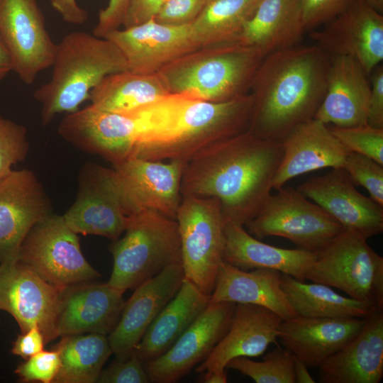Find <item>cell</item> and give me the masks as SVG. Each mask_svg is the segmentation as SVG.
Wrapping results in <instances>:
<instances>
[{
	"instance_id": "cell-36",
	"label": "cell",
	"mask_w": 383,
	"mask_h": 383,
	"mask_svg": "<svg viewBox=\"0 0 383 383\" xmlns=\"http://www.w3.org/2000/svg\"><path fill=\"white\" fill-rule=\"evenodd\" d=\"M294 362V357L290 351L277 347L262 362L236 357L228 362L226 368L237 370L257 383H296Z\"/></svg>"
},
{
	"instance_id": "cell-4",
	"label": "cell",
	"mask_w": 383,
	"mask_h": 383,
	"mask_svg": "<svg viewBox=\"0 0 383 383\" xmlns=\"http://www.w3.org/2000/svg\"><path fill=\"white\" fill-rule=\"evenodd\" d=\"M51 77L33 93L40 104L43 125L60 113H73L108 75L128 70L126 60L111 40L75 30L57 43Z\"/></svg>"
},
{
	"instance_id": "cell-33",
	"label": "cell",
	"mask_w": 383,
	"mask_h": 383,
	"mask_svg": "<svg viewBox=\"0 0 383 383\" xmlns=\"http://www.w3.org/2000/svg\"><path fill=\"white\" fill-rule=\"evenodd\" d=\"M282 289L293 310L311 318H365L376 309L370 304L343 296L323 284L305 283L282 274Z\"/></svg>"
},
{
	"instance_id": "cell-19",
	"label": "cell",
	"mask_w": 383,
	"mask_h": 383,
	"mask_svg": "<svg viewBox=\"0 0 383 383\" xmlns=\"http://www.w3.org/2000/svg\"><path fill=\"white\" fill-rule=\"evenodd\" d=\"M104 38L120 50L128 70L139 74L157 73L170 62L199 48L190 24L170 26L154 18L113 30Z\"/></svg>"
},
{
	"instance_id": "cell-26",
	"label": "cell",
	"mask_w": 383,
	"mask_h": 383,
	"mask_svg": "<svg viewBox=\"0 0 383 383\" xmlns=\"http://www.w3.org/2000/svg\"><path fill=\"white\" fill-rule=\"evenodd\" d=\"M361 331L319 367L321 383H379L383 378V309L365 318Z\"/></svg>"
},
{
	"instance_id": "cell-28",
	"label": "cell",
	"mask_w": 383,
	"mask_h": 383,
	"mask_svg": "<svg viewBox=\"0 0 383 383\" xmlns=\"http://www.w3.org/2000/svg\"><path fill=\"white\" fill-rule=\"evenodd\" d=\"M282 275L272 269L243 270L223 261L209 303L255 304L274 311L283 320L296 316L282 289Z\"/></svg>"
},
{
	"instance_id": "cell-7",
	"label": "cell",
	"mask_w": 383,
	"mask_h": 383,
	"mask_svg": "<svg viewBox=\"0 0 383 383\" xmlns=\"http://www.w3.org/2000/svg\"><path fill=\"white\" fill-rule=\"evenodd\" d=\"M304 279L335 287L383 309V257L352 231L344 230L318 252Z\"/></svg>"
},
{
	"instance_id": "cell-49",
	"label": "cell",
	"mask_w": 383,
	"mask_h": 383,
	"mask_svg": "<svg viewBox=\"0 0 383 383\" xmlns=\"http://www.w3.org/2000/svg\"><path fill=\"white\" fill-rule=\"evenodd\" d=\"M12 71V64L9 50L0 35V83Z\"/></svg>"
},
{
	"instance_id": "cell-1",
	"label": "cell",
	"mask_w": 383,
	"mask_h": 383,
	"mask_svg": "<svg viewBox=\"0 0 383 383\" xmlns=\"http://www.w3.org/2000/svg\"><path fill=\"white\" fill-rule=\"evenodd\" d=\"M282 156L280 142L260 138L248 129L188 161L181 194L216 198L226 221L244 226L271 195Z\"/></svg>"
},
{
	"instance_id": "cell-2",
	"label": "cell",
	"mask_w": 383,
	"mask_h": 383,
	"mask_svg": "<svg viewBox=\"0 0 383 383\" xmlns=\"http://www.w3.org/2000/svg\"><path fill=\"white\" fill-rule=\"evenodd\" d=\"M252 105L250 93L223 102L168 94L131 112L139 127L134 157L186 164L211 146L247 131Z\"/></svg>"
},
{
	"instance_id": "cell-6",
	"label": "cell",
	"mask_w": 383,
	"mask_h": 383,
	"mask_svg": "<svg viewBox=\"0 0 383 383\" xmlns=\"http://www.w3.org/2000/svg\"><path fill=\"white\" fill-rule=\"evenodd\" d=\"M125 235L110 246L113 258L107 283L125 292L182 263L181 243L175 219L153 210L128 216Z\"/></svg>"
},
{
	"instance_id": "cell-40",
	"label": "cell",
	"mask_w": 383,
	"mask_h": 383,
	"mask_svg": "<svg viewBox=\"0 0 383 383\" xmlns=\"http://www.w3.org/2000/svg\"><path fill=\"white\" fill-rule=\"evenodd\" d=\"M60 366L58 352L42 350L19 364L14 373L21 382H53Z\"/></svg>"
},
{
	"instance_id": "cell-47",
	"label": "cell",
	"mask_w": 383,
	"mask_h": 383,
	"mask_svg": "<svg viewBox=\"0 0 383 383\" xmlns=\"http://www.w3.org/2000/svg\"><path fill=\"white\" fill-rule=\"evenodd\" d=\"M167 0H130L124 28L134 26L154 18Z\"/></svg>"
},
{
	"instance_id": "cell-22",
	"label": "cell",
	"mask_w": 383,
	"mask_h": 383,
	"mask_svg": "<svg viewBox=\"0 0 383 383\" xmlns=\"http://www.w3.org/2000/svg\"><path fill=\"white\" fill-rule=\"evenodd\" d=\"M123 292L104 284L87 282L64 289L56 322L57 336L109 335L117 325Z\"/></svg>"
},
{
	"instance_id": "cell-17",
	"label": "cell",
	"mask_w": 383,
	"mask_h": 383,
	"mask_svg": "<svg viewBox=\"0 0 383 383\" xmlns=\"http://www.w3.org/2000/svg\"><path fill=\"white\" fill-rule=\"evenodd\" d=\"M52 213L36 175L27 169L13 170L0 183V263L16 260L29 231Z\"/></svg>"
},
{
	"instance_id": "cell-10",
	"label": "cell",
	"mask_w": 383,
	"mask_h": 383,
	"mask_svg": "<svg viewBox=\"0 0 383 383\" xmlns=\"http://www.w3.org/2000/svg\"><path fill=\"white\" fill-rule=\"evenodd\" d=\"M17 261L46 282L63 289L101 277L84 257L77 234L62 216L53 213L29 231L20 247Z\"/></svg>"
},
{
	"instance_id": "cell-50",
	"label": "cell",
	"mask_w": 383,
	"mask_h": 383,
	"mask_svg": "<svg viewBox=\"0 0 383 383\" xmlns=\"http://www.w3.org/2000/svg\"><path fill=\"white\" fill-rule=\"evenodd\" d=\"M294 370L296 383L315 382L310 373L309 372L308 367L296 357H294Z\"/></svg>"
},
{
	"instance_id": "cell-43",
	"label": "cell",
	"mask_w": 383,
	"mask_h": 383,
	"mask_svg": "<svg viewBox=\"0 0 383 383\" xmlns=\"http://www.w3.org/2000/svg\"><path fill=\"white\" fill-rule=\"evenodd\" d=\"M355 0H300L302 19L306 30L333 20Z\"/></svg>"
},
{
	"instance_id": "cell-23",
	"label": "cell",
	"mask_w": 383,
	"mask_h": 383,
	"mask_svg": "<svg viewBox=\"0 0 383 383\" xmlns=\"http://www.w3.org/2000/svg\"><path fill=\"white\" fill-rule=\"evenodd\" d=\"M365 318H311L282 320L277 338L308 368H316L362 329Z\"/></svg>"
},
{
	"instance_id": "cell-16",
	"label": "cell",
	"mask_w": 383,
	"mask_h": 383,
	"mask_svg": "<svg viewBox=\"0 0 383 383\" xmlns=\"http://www.w3.org/2000/svg\"><path fill=\"white\" fill-rule=\"evenodd\" d=\"M235 303H209L162 356L144 364L150 381L174 383L204 361L228 331Z\"/></svg>"
},
{
	"instance_id": "cell-13",
	"label": "cell",
	"mask_w": 383,
	"mask_h": 383,
	"mask_svg": "<svg viewBox=\"0 0 383 383\" xmlns=\"http://www.w3.org/2000/svg\"><path fill=\"white\" fill-rule=\"evenodd\" d=\"M16 260L0 263V311L10 313L21 332L37 327L45 344L55 339L63 291Z\"/></svg>"
},
{
	"instance_id": "cell-3",
	"label": "cell",
	"mask_w": 383,
	"mask_h": 383,
	"mask_svg": "<svg viewBox=\"0 0 383 383\" xmlns=\"http://www.w3.org/2000/svg\"><path fill=\"white\" fill-rule=\"evenodd\" d=\"M331 59L316 45H296L266 55L250 86L253 106L248 130L280 142L313 119L326 94Z\"/></svg>"
},
{
	"instance_id": "cell-39",
	"label": "cell",
	"mask_w": 383,
	"mask_h": 383,
	"mask_svg": "<svg viewBox=\"0 0 383 383\" xmlns=\"http://www.w3.org/2000/svg\"><path fill=\"white\" fill-rule=\"evenodd\" d=\"M343 168L354 184L364 187L370 197L383 206V165L367 156L350 152Z\"/></svg>"
},
{
	"instance_id": "cell-35",
	"label": "cell",
	"mask_w": 383,
	"mask_h": 383,
	"mask_svg": "<svg viewBox=\"0 0 383 383\" xmlns=\"http://www.w3.org/2000/svg\"><path fill=\"white\" fill-rule=\"evenodd\" d=\"M261 0H209L192 22L193 38L200 47L237 40Z\"/></svg>"
},
{
	"instance_id": "cell-42",
	"label": "cell",
	"mask_w": 383,
	"mask_h": 383,
	"mask_svg": "<svg viewBox=\"0 0 383 383\" xmlns=\"http://www.w3.org/2000/svg\"><path fill=\"white\" fill-rule=\"evenodd\" d=\"M209 0H167L154 17L155 21L170 26L191 24Z\"/></svg>"
},
{
	"instance_id": "cell-52",
	"label": "cell",
	"mask_w": 383,
	"mask_h": 383,
	"mask_svg": "<svg viewBox=\"0 0 383 383\" xmlns=\"http://www.w3.org/2000/svg\"><path fill=\"white\" fill-rule=\"evenodd\" d=\"M380 13H383V0H362Z\"/></svg>"
},
{
	"instance_id": "cell-20",
	"label": "cell",
	"mask_w": 383,
	"mask_h": 383,
	"mask_svg": "<svg viewBox=\"0 0 383 383\" xmlns=\"http://www.w3.org/2000/svg\"><path fill=\"white\" fill-rule=\"evenodd\" d=\"M62 217L77 234L119 238L128 216L110 181L109 168L94 165L84 170L76 200Z\"/></svg>"
},
{
	"instance_id": "cell-8",
	"label": "cell",
	"mask_w": 383,
	"mask_h": 383,
	"mask_svg": "<svg viewBox=\"0 0 383 383\" xmlns=\"http://www.w3.org/2000/svg\"><path fill=\"white\" fill-rule=\"evenodd\" d=\"M175 220L184 277L211 296L223 261L226 220L216 198L182 196Z\"/></svg>"
},
{
	"instance_id": "cell-48",
	"label": "cell",
	"mask_w": 383,
	"mask_h": 383,
	"mask_svg": "<svg viewBox=\"0 0 383 383\" xmlns=\"http://www.w3.org/2000/svg\"><path fill=\"white\" fill-rule=\"evenodd\" d=\"M49 1L65 22L72 25H82L87 21L88 13L78 4L77 0Z\"/></svg>"
},
{
	"instance_id": "cell-32",
	"label": "cell",
	"mask_w": 383,
	"mask_h": 383,
	"mask_svg": "<svg viewBox=\"0 0 383 383\" xmlns=\"http://www.w3.org/2000/svg\"><path fill=\"white\" fill-rule=\"evenodd\" d=\"M170 94L158 73L129 70L106 76L90 94V106L102 111L126 113Z\"/></svg>"
},
{
	"instance_id": "cell-12",
	"label": "cell",
	"mask_w": 383,
	"mask_h": 383,
	"mask_svg": "<svg viewBox=\"0 0 383 383\" xmlns=\"http://www.w3.org/2000/svg\"><path fill=\"white\" fill-rule=\"evenodd\" d=\"M0 35L12 71L26 84L51 67L56 50L37 0H0Z\"/></svg>"
},
{
	"instance_id": "cell-31",
	"label": "cell",
	"mask_w": 383,
	"mask_h": 383,
	"mask_svg": "<svg viewBox=\"0 0 383 383\" xmlns=\"http://www.w3.org/2000/svg\"><path fill=\"white\" fill-rule=\"evenodd\" d=\"M305 31L300 0H261L237 40L265 57L297 45Z\"/></svg>"
},
{
	"instance_id": "cell-21",
	"label": "cell",
	"mask_w": 383,
	"mask_h": 383,
	"mask_svg": "<svg viewBox=\"0 0 383 383\" xmlns=\"http://www.w3.org/2000/svg\"><path fill=\"white\" fill-rule=\"evenodd\" d=\"M184 274L182 263L169 266L135 288L108 339L116 358L133 353L143 334L179 289Z\"/></svg>"
},
{
	"instance_id": "cell-5",
	"label": "cell",
	"mask_w": 383,
	"mask_h": 383,
	"mask_svg": "<svg viewBox=\"0 0 383 383\" xmlns=\"http://www.w3.org/2000/svg\"><path fill=\"white\" fill-rule=\"evenodd\" d=\"M264 57L256 48L234 40L196 48L157 73L170 94L223 102L248 94Z\"/></svg>"
},
{
	"instance_id": "cell-9",
	"label": "cell",
	"mask_w": 383,
	"mask_h": 383,
	"mask_svg": "<svg viewBox=\"0 0 383 383\" xmlns=\"http://www.w3.org/2000/svg\"><path fill=\"white\" fill-rule=\"evenodd\" d=\"M277 191L258 214L245 225L255 238L282 237L300 249L318 253L345 230L297 190L283 187Z\"/></svg>"
},
{
	"instance_id": "cell-37",
	"label": "cell",
	"mask_w": 383,
	"mask_h": 383,
	"mask_svg": "<svg viewBox=\"0 0 383 383\" xmlns=\"http://www.w3.org/2000/svg\"><path fill=\"white\" fill-rule=\"evenodd\" d=\"M328 128L350 152L367 156L383 165V128L368 124L351 127L328 126Z\"/></svg>"
},
{
	"instance_id": "cell-51",
	"label": "cell",
	"mask_w": 383,
	"mask_h": 383,
	"mask_svg": "<svg viewBox=\"0 0 383 383\" xmlns=\"http://www.w3.org/2000/svg\"><path fill=\"white\" fill-rule=\"evenodd\" d=\"M201 376V382L204 383H226L227 374L226 371H208L204 372Z\"/></svg>"
},
{
	"instance_id": "cell-46",
	"label": "cell",
	"mask_w": 383,
	"mask_h": 383,
	"mask_svg": "<svg viewBox=\"0 0 383 383\" xmlns=\"http://www.w3.org/2000/svg\"><path fill=\"white\" fill-rule=\"evenodd\" d=\"M45 344L42 332L37 327H32L17 336L11 353L26 360L43 350Z\"/></svg>"
},
{
	"instance_id": "cell-45",
	"label": "cell",
	"mask_w": 383,
	"mask_h": 383,
	"mask_svg": "<svg viewBox=\"0 0 383 383\" xmlns=\"http://www.w3.org/2000/svg\"><path fill=\"white\" fill-rule=\"evenodd\" d=\"M370 95L367 123L377 128H383V66L379 65L370 74Z\"/></svg>"
},
{
	"instance_id": "cell-44",
	"label": "cell",
	"mask_w": 383,
	"mask_h": 383,
	"mask_svg": "<svg viewBox=\"0 0 383 383\" xmlns=\"http://www.w3.org/2000/svg\"><path fill=\"white\" fill-rule=\"evenodd\" d=\"M130 0H109L107 6L100 10L93 34L104 38L108 33L120 29L125 22Z\"/></svg>"
},
{
	"instance_id": "cell-24",
	"label": "cell",
	"mask_w": 383,
	"mask_h": 383,
	"mask_svg": "<svg viewBox=\"0 0 383 383\" xmlns=\"http://www.w3.org/2000/svg\"><path fill=\"white\" fill-rule=\"evenodd\" d=\"M280 143L282 156L273 181L275 190L305 173L343 167L350 152L328 126L315 118L296 126Z\"/></svg>"
},
{
	"instance_id": "cell-11",
	"label": "cell",
	"mask_w": 383,
	"mask_h": 383,
	"mask_svg": "<svg viewBox=\"0 0 383 383\" xmlns=\"http://www.w3.org/2000/svg\"><path fill=\"white\" fill-rule=\"evenodd\" d=\"M185 163L133 157L109 169L111 184L127 216L153 210L175 219L182 200Z\"/></svg>"
},
{
	"instance_id": "cell-14",
	"label": "cell",
	"mask_w": 383,
	"mask_h": 383,
	"mask_svg": "<svg viewBox=\"0 0 383 383\" xmlns=\"http://www.w3.org/2000/svg\"><path fill=\"white\" fill-rule=\"evenodd\" d=\"M57 130L74 146L100 155L113 165L134 157L139 135L133 113L109 112L90 105L66 114Z\"/></svg>"
},
{
	"instance_id": "cell-15",
	"label": "cell",
	"mask_w": 383,
	"mask_h": 383,
	"mask_svg": "<svg viewBox=\"0 0 383 383\" xmlns=\"http://www.w3.org/2000/svg\"><path fill=\"white\" fill-rule=\"evenodd\" d=\"M310 37L331 58L357 62L367 76L383 60V15L362 0H355Z\"/></svg>"
},
{
	"instance_id": "cell-27",
	"label": "cell",
	"mask_w": 383,
	"mask_h": 383,
	"mask_svg": "<svg viewBox=\"0 0 383 383\" xmlns=\"http://www.w3.org/2000/svg\"><path fill=\"white\" fill-rule=\"evenodd\" d=\"M331 59L326 94L313 118L338 127L367 124L370 95L368 76L352 58Z\"/></svg>"
},
{
	"instance_id": "cell-18",
	"label": "cell",
	"mask_w": 383,
	"mask_h": 383,
	"mask_svg": "<svg viewBox=\"0 0 383 383\" xmlns=\"http://www.w3.org/2000/svg\"><path fill=\"white\" fill-rule=\"evenodd\" d=\"M339 223L365 239L383 231V206L360 193L343 167L312 177L296 189Z\"/></svg>"
},
{
	"instance_id": "cell-30",
	"label": "cell",
	"mask_w": 383,
	"mask_h": 383,
	"mask_svg": "<svg viewBox=\"0 0 383 383\" xmlns=\"http://www.w3.org/2000/svg\"><path fill=\"white\" fill-rule=\"evenodd\" d=\"M209 299L184 277L175 296L155 318L135 348L140 360L145 364L164 355L204 311Z\"/></svg>"
},
{
	"instance_id": "cell-34",
	"label": "cell",
	"mask_w": 383,
	"mask_h": 383,
	"mask_svg": "<svg viewBox=\"0 0 383 383\" xmlns=\"http://www.w3.org/2000/svg\"><path fill=\"white\" fill-rule=\"evenodd\" d=\"M54 349L60 359L55 383L97 382L104 365L113 353L107 335L99 333L62 336Z\"/></svg>"
},
{
	"instance_id": "cell-41",
	"label": "cell",
	"mask_w": 383,
	"mask_h": 383,
	"mask_svg": "<svg viewBox=\"0 0 383 383\" xmlns=\"http://www.w3.org/2000/svg\"><path fill=\"white\" fill-rule=\"evenodd\" d=\"M150 382L144 363L135 351L126 357H116L106 370H102L97 380L99 383H148Z\"/></svg>"
},
{
	"instance_id": "cell-25",
	"label": "cell",
	"mask_w": 383,
	"mask_h": 383,
	"mask_svg": "<svg viewBox=\"0 0 383 383\" xmlns=\"http://www.w3.org/2000/svg\"><path fill=\"white\" fill-rule=\"evenodd\" d=\"M283 319L261 306L236 304L230 327L196 372L226 370L236 357H254L262 355L271 343H277L278 327Z\"/></svg>"
},
{
	"instance_id": "cell-29",
	"label": "cell",
	"mask_w": 383,
	"mask_h": 383,
	"mask_svg": "<svg viewBox=\"0 0 383 383\" xmlns=\"http://www.w3.org/2000/svg\"><path fill=\"white\" fill-rule=\"evenodd\" d=\"M224 234L223 261L243 270L272 269L304 282L305 274L318 254L262 243L243 226L230 221H226Z\"/></svg>"
},
{
	"instance_id": "cell-38",
	"label": "cell",
	"mask_w": 383,
	"mask_h": 383,
	"mask_svg": "<svg viewBox=\"0 0 383 383\" xmlns=\"http://www.w3.org/2000/svg\"><path fill=\"white\" fill-rule=\"evenodd\" d=\"M28 149L26 128L0 117V183L11 172L14 165L26 158Z\"/></svg>"
}]
</instances>
